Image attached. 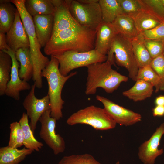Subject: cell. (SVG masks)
Here are the masks:
<instances>
[{
  "instance_id": "cell-1",
  "label": "cell",
  "mask_w": 164,
  "mask_h": 164,
  "mask_svg": "<svg viewBox=\"0 0 164 164\" xmlns=\"http://www.w3.org/2000/svg\"><path fill=\"white\" fill-rule=\"evenodd\" d=\"M96 33V30L81 26L62 30L52 35L44 47V52L51 56L69 51L85 52L93 50Z\"/></svg>"
},
{
  "instance_id": "cell-2",
  "label": "cell",
  "mask_w": 164,
  "mask_h": 164,
  "mask_svg": "<svg viewBox=\"0 0 164 164\" xmlns=\"http://www.w3.org/2000/svg\"><path fill=\"white\" fill-rule=\"evenodd\" d=\"M111 63L107 60L87 66V76L85 93L87 95L95 94L100 87L107 93L116 90L121 84L126 82L128 78L112 68Z\"/></svg>"
},
{
  "instance_id": "cell-3",
  "label": "cell",
  "mask_w": 164,
  "mask_h": 164,
  "mask_svg": "<svg viewBox=\"0 0 164 164\" xmlns=\"http://www.w3.org/2000/svg\"><path fill=\"white\" fill-rule=\"evenodd\" d=\"M25 0H11V2L18 9L28 35L31 58L33 66L32 79L36 87L41 89L43 87L42 71L48 65L50 60L44 56L41 51L42 47L36 36L32 17L25 7Z\"/></svg>"
},
{
  "instance_id": "cell-4",
  "label": "cell",
  "mask_w": 164,
  "mask_h": 164,
  "mask_svg": "<svg viewBox=\"0 0 164 164\" xmlns=\"http://www.w3.org/2000/svg\"><path fill=\"white\" fill-rule=\"evenodd\" d=\"M57 59L51 56L49 63L42 71V76L45 78L48 85V95L51 107L50 116L59 120L63 116L62 109L64 101L61 97L63 87L67 81L77 74L71 72L67 76L60 73Z\"/></svg>"
},
{
  "instance_id": "cell-5",
  "label": "cell",
  "mask_w": 164,
  "mask_h": 164,
  "mask_svg": "<svg viewBox=\"0 0 164 164\" xmlns=\"http://www.w3.org/2000/svg\"><path fill=\"white\" fill-rule=\"evenodd\" d=\"M107 60L115 66V63L128 70L129 77L136 81L139 67L132 47V39L118 34L107 54Z\"/></svg>"
},
{
  "instance_id": "cell-6",
  "label": "cell",
  "mask_w": 164,
  "mask_h": 164,
  "mask_svg": "<svg viewBox=\"0 0 164 164\" xmlns=\"http://www.w3.org/2000/svg\"><path fill=\"white\" fill-rule=\"evenodd\" d=\"M66 122L70 125L87 124L96 130H100L113 129L117 124L104 108L93 105L80 109L73 113L68 118Z\"/></svg>"
},
{
  "instance_id": "cell-7",
  "label": "cell",
  "mask_w": 164,
  "mask_h": 164,
  "mask_svg": "<svg viewBox=\"0 0 164 164\" xmlns=\"http://www.w3.org/2000/svg\"><path fill=\"white\" fill-rule=\"evenodd\" d=\"M58 60L60 73L67 76L74 69L106 61L107 55L102 54L95 49L85 52L73 51L66 52L58 56H52Z\"/></svg>"
},
{
  "instance_id": "cell-8",
  "label": "cell",
  "mask_w": 164,
  "mask_h": 164,
  "mask_svg": "<svg viewBox=\"0 0 164 164\" xmlns=\"http://www.w3.org/2000/svg\"><path fill=\"white\" fill-rule=\"evenodd\" d=\"M70 11L76 21L83 27L96 30L102 22L98 2L84 3L78 0H65Z\"/></svg>"
},
{
  "instance_id": "cell-9",
  "label": "cell",
  "mask_w": 164,
  "mask_h": 164,
  "mask_svg": "<svg viewBox=\"0 0 164 164\" xmlns=\"http://www.w3.org/2000/svg\"><path fill=\"white\" fill-rule=\"evenodd\" d=\"M51 110L45 112L39 121L41 127L39 135L40 138L51 148L55 155L63 153L65 149L64 139L56 134L55 128L57 120L50 116Z\"/></svg>"
},
{
  "instance_id": "cell-10",
  "label": "cell",
  "mask_w": 164,
  "mask_h": 164,
  "mask_svg": "<svg viewBox=\"0 0 164 164\" xmlns=\"http://www.w3.org/2000/svg\"><path fill=\"white\" fill-rule=\"evenodd\" d=\"M36 86L34 84L31 86L30 92L26 97L22 104L26 111V114L30 119L29 125L34 132L38 121L46 111L51 110L50 98L48 94L41 99L36 98L35 91Z\"/></svg>"
},
{
  "instance_id": "cell-11",
  "label": "cell",
  "mask_w": 164,
  "mask_h": 164,
  "mask_svg": "<svg viewBox=\"0 0 164 164\" xmlns=\"http://www.w3.org/2000/svg\"><path fill=\"white\" fill-rule=\"evenodd\" d=\"M96 97L103 104L104 108L116 124L128 126L141 121L142 117L140 114L120 106L103 96L97 95Z\"/></svg>"
},
{
  "instance_id": "cell-12",
  "label": "cell",
  "mask_w": 164,
  "mask_h": 164,
  "mask_svg": "<svg viewBox=\"0 0 164 164\" xmlns=\"http://www.w3.org/2000/svg\"><path fill=\"white\" fill-rule=\"evenodd\" d=\"M164 135V123L157 127L149 139L139 147L138 156L144 164H154L156 158L162 154L163 149H159L161 138Z\"/></svg>"
},
{
  "instance_id": "cell-13",
  "label": "cell",
  "mask_w": 164,
  "mask_h": 164,
  "mask_svg": "<svg viewBox=\"0 0 164 164\" xmlns=\"http://www.w3.org/2000/svg\"><path fill=\"white\" fill-rule=\"evenodd\" d=\"M10 56L12 60V66L10 78L8 82L5 94L16 101L20 98V93L22 91L30 90L31 86L27 82L22 80L19 75V63L15 57V53L11 49L3 51Z\"/></svg>"
},
{
  "instance_id": "cell-14",
  "label": "cell",
  "mask_w": 164,
  "mask_h": 164,
  "mask_svg": "<svg viewBox=\"0 0 164 164\" xmlns=\"http://www.w3.org/2000/svg\"><path fill=\"white\" fill-rule=\"evenodd\" d=\"M6 37L8 45L15 53L20 48L30 47L28 36L18 10L15 21L6 33Z\"/></svg>"
},
{
  "instance_id": "cell-15",
  "label": "cell",
  "mask_w": 164,
  "mask_h": 164,
  "mask_svg": "<svg viewBox=\"0 0 164 164\" xmlns=\"http://www.w3.org/2000/svg\"><path fill=\"white\" fill-rule=\"evenodd\" d=\"M52 2L55 8L52 35L67 29L81 26L72 15L65 0H52Z\"/></svg>"
},
{
  "instance_id": "cell-16",
  "label": "cell",
  "mask_w": 164,
  "mask_h": 164,
  "mask_svg": "<svg viewBox=\"0 0 164 164\" xmlns=\"http://www.w3.org/2000/svg\"><path fill=\"white\" fill-rule=\"evenodd\" d=\"M96 31L94 49L101 54L107 55L118 33L112 23L103 22L98 26Z\"/></svg>"
},
{
  "instance_id": "cell-17",
  "label": "cell",
  "mask_w": 164,
  "mask_h": 164,
  "mask_svg": "<svg viewBox=\"0 0 164 164\" xmlns=\"http://www.w3.org/2000/svg\"><path fill=\"white\" fill-rule=\"evenodd\" d=\"M36 33L42 47L50 39L53 27V15H38L32 17Z\"/></svg>"
},
{
  "instance_id": "cell-18",
  "label": "cell",
  "mask_w": 164,
  "mask_h": 164,
  "mask_svg": "<svg viewBox=\"0 0 164 164\" xmlns=\"http://www.w3.org/2000/svg\"><path fill=\"white\" fill-rule=\"evenodd\" d=\"M135 82L131 88L123 92V96L135 102L142 101L151 96L153 91V85L140 79Z\"/></svg>"
},
{
  "instance_id": "cell-19",
  "label": "cell",
  "mask_w": 164,
  "mask_h": 164,
  "mask_svg": "<svg viewBox=\"0 0 164 164\" xmlns=\"http://www.w3.org/2000/svg\"><path fill=\"white\" fill-rule=\"evenodd\" d=\"M15 57L20 63L19 75L21 79L27 82L32 77L33 66L31 59L30 48H22L15 53Z\"/></svg>"
},
{
  "instance_id": "cell-20",
  "label": "cell",
  "mask_w": 164,
  "mask_h": 164,
  "mask_svg": "<svg viewBox=\"0 0 164 164\" xmlns=\"http://www.w3.org/2000/svg\"><path fill=\"white\" fill-rule=\"evenodd\" d=\"M33 151L24 147L21 149L8 146L0 148V164H19Z\"/></svg>"
},
{
  "instance_id": "cell-21",
  "label": "cell",
  "mask_w": 164,
  "mask_h": 164,
  "mask_svg": "<svg viewBox=\"0 0 164 164\" xmlns=\"http://www.w3.org/2000/svg\"><path fill=\"white\" fill-rule=\"evenodd\" d=\"M11 0L0 1V32L7 33L13 23L18 10Z\"/></svg>"
},
{
  "instance_id": "cell-22",
  "label": "cell",
  "mask_w": 164,
  "mask_h": 164,
  "mask_svg": "<svg viewBox=\"0 0 164 164\" xmlns=\"http://www.w3.org/2000/svg\"><path fill=\"white\" fill-rule=\"evenodd\" d=\"M112 23L118 34L131 39L140 33L136 28L134 19L125 15H119Z\"/></svg>"
},
{
  "instance_id": "cell-23",
  "label": "cell",
  "mask_w": 164,
  "mask_h": 164,
  "mask_svg": "<svg viewBox=\"0 0 164 164\" xmlns=\"http://www.w3.org/2000/svg\"><path fill=\"white\" fill-rule=\"evenodd\" d=\"M144 39L140 33L132 39L133 52L139 68L150 65L152 60L145 44Z\"/></svg>"
},
{
  "instance_id": "cell-24",
  "label": "cell",
  "mask_w": 164,
  "mask_h": 164,
  "mask_svg": "<svg viewBox=\"0 0 164 164\" xmlns=\"http://www.w3.org/2000/svg\"><path fill=\"white\" fill-rule=\"evenodd\" d=\"M25 6L32 17L38 15H53L55 10L52 0H25Z\"/></svg>"
},
{
  "instance_id": "cell-25",
  "label": "cell",
  "mask_w": 164,
  "mask_h": 164,
  "mask_svg": "<svg viewBox=\"0 0 164 164\" xmlns=\"http://www.w3.org/2000/svg\"><path fill=\"white\" fill-rule=\"evenodd\" d=\"M102 22L112 23L119 15L123 14L120 0H99Z\"/></svg>"
},
{
  "instance_id": "cell-26",
  "label": "cell",
  "mask_w": 164,
  "mask_h": 164,
  "mask_svg": "<svg viewBox=\"0 0 164 164\" xmlns=\"http://www.w3.org/2000/svg\"><path fill=\"white\" fill-rule=\"evenodd\" d=\"M19 123L21 126L24 135L23 145L26 148L33 151H39L43 146V144L34 137L33 132L29 123L28 116L25 113H23L20 119Z\"/></svg>"
},
{
  "instance_id": "cell-27",
  "label": "cell",
  "mask_w": 164,
  "mask_h": 164,
  "mask_svg": "<svg viewBox=\"0 0 164 164\" xmlns=\"http://www.w3.org/2000/svg\"><path fill=\"white\" fill-rule=\"evenodd\" d=\"M12 60L7 53L0 50V95L5 94L7 84L10 78Z\"/></svg>"
},
{
  "instance_id": "cell-28",
  "label": "cell",
  "mask_w": 164,
  "mask_h": 164,
  "mask_svg": "<svg viewBox=\"0 0 164 164\" xmlns=\"http://www.w3.org/2000/svg\"><path fill=\"white\" fill-rule=\"evenodd\" d=\"M134 20L136 28L140 33L153 29L162 23L151 14L142 9Z\"/></svg>"
},
{
  "instance_id": "cell-29",
  "label": "cell",
  "mask_w": 164,
  "mask_h": 164,
  "mask_svg": "<svg viewBox=\"0 0 164 164\" xmlns=\"http://www.w3.org/2000/svg\"><path fill=\"white\" fill-rule=\"evenodd\" d=\"M142 9L149 13L161 22H164V5L162 0H138Z\"/></svg>"
},
{
  "instance_id": "cell-30",
  "label": "cell",
  "mask_w": 164,
  "mask_h": 164,
  "mask_svg": "<svg viewBox=\"0 0 164 164\" xmlns=\"http://www.w3.org/2000/svg\"><path fill=\"white\" fill-rule=\"evenodd\" d=\"M138 79L151 84L155 88V92L160 90V79L150 65L139 68L137 77Z\"/></svg>"
},
{
  "instance_id": "cell-31",
  "label": "cell",
  "mask_w": 164,
  "mask_h": 164,
  "mask_svg": "<svg viewBox=\"0 0 164 164\" xmlns=\"http://www.w3.org/2000/svg\"><path fill=\"white\" fill-rule=\"evenodd\" d=\"M10 137L8 146L18 148L23 145L24 135L19 122H14L10 124Z\"/></svg>"
},
{
  "instance_id": "cell-32",
  "label": "cell",
  "mask_w": 164,
  "mask_h": 164,
  "mask_svg": "<svg viewBox=\"0 0 164 164\" xmlns=\"http://www.w3.org/2000/svg\"><path fill=\"white\" fill-rule=\"evenodd\" d=\"M58 164H102L91 155L85 153L63 156Z\"/></svg>"
},
{
  "instance_id": "cell-33",
  "label": "cell",
  "mask_w": 164,
  "mask_h": 164,
  "mask_svg": "<svg viewBox=\"0 0 164 164\" xmlns=\"http://www.w3.org/2000/svg\"><path fill=\"white\" fill-rule=\"evenodd\" d=\"M120 4L123 14L133 19L142 10L138 0H120Z\"/></svg>"
},
{
  "instance_id": "cell-34",
  "label": "cell",
  "mask_w": 164,
  "mask_h": 164,
  "mask_svg": "<svg viewBox=\"0 0 164 164\" xmlns=\"http://www.w3.org/2000/svg\"><path fill=\"white\" fill-rule=\"evenodd\" d=\"M150 65L160 79V90L164 91V56L163 54L152 59Z\"/></svg>"
},
{
  "instance_id": "cell-35",
  "label": "cell",
  "mask_w": 164,
  "mask_h": 164,
  "mask_svg": "<svg viewBox=\"0 0 164 164\" xmlns=\"http://www.w3.org/2000/svg\"><path fill=\"white\" fill-rule=\"evenodd\" d=\"M144 43L152 59L163 53L164 41L145 39Z\"/></svg>"
},
{
  "instance_id": "cell-36",
  "label": "cell",
  "mask_w": 164,
  "mask_h": 164,
  "mask_svg": "<svg viewBox=\"0 0 164 164\" xmlns=\"http://www.w3.org/2000/svg\"><path fill=\"white\" fill-rule=\"evenodd\" d=\"M141 33L145 39L164 41V22L153 29Z\"/></svg>"
},
{
  "instance_id": "cell-37",
  "label": "cell",
  "mask_w": 164,
  "mask_h": 164,
  "mask_svg": "<svg viewBox=\"0 0 164 164\" xmlns=\"http://www.w3.org/2000/svg\"><path fill=\"white\" fill-rule=\"evenodd\" d=\"M10 48L8 45L5 33L0 32V50L7 51Z\"/></svg>"
},
{
  "instance_id": "cell-38",
  "label": "cell",
  "mask_w": 164,
  "mask_h": 164,
  "mask_svg": "<svg viewBox=\"0 0 164 164\" xmlns=\"http://www.w3.org/2000/svg\"><path fill=\"white\" fill-rule=\"evenodd\" d=\"M152 114L154 117L164 116V106L156 105L152 109Z\"/></svg>"
},
{
  "instance_id": "cell-39",
  "label": "cell",
  "mask_w": 164,
  "mask_h": 164,
  "mask_svg": "<svg viewBox=\"0 0 164 164\" xmlns=\"http://www.w3.org/2000/svg\"><path fill=\"white\" fill-rule=\"evenodd\" d=\"M156 105L164 106V95H160L157 97L155 100Z\"/></svg>"
},
{
  "instance_id": "cell-40",
  "label": "cell",
  "mask_w": 164,
  "mask_h": 164,
  "mask_svg": "<svg viewBox=\"0 0 164 164\" xmlns=\"http://www.w3.org/2000/svg\"><path fill=\"white\" fill-rule=\"evenodd\" d=\"M80 2L84 3H91L98 2L99 0H78Z\"/></svg>"
},
{
  "instance_id": "cell-41",
  "label": "cell",
  "mask_w": 164,
  "mask_h": 164,
  "mask_svg": "<svg viewBox=\"0 0 164 164\" xmlns=\"http://www.w3.org/2000/svg\"><path fill=\"white\" fill-rule=\"evenodd\" d=\"M115 164H120V162L118 161Z\"/></svg>"
},
{
  "instance_id": "cell-42",
  "label": "cell",
  "mask_w": 164,
  "mask_h": 164,
  "mask_svg": "<svg viewBox=\"0 0 164 164\" xmlns=\"http://www.w3.org/2000/svg\"><path fill=\"white\" fill-rule=\"evenodd\" d=\"M163 55L164 56V50H163Z\"/></svg>"
},
{
  "instance_id": "cell-43",
  "label": "cell",
  "mask_w": 164,
  "mask_h": 164,
  "mask_svg": "<svg viewBox=\"0 0 164 164\" xmlns=\"http://www.w3.org/2000/svg\"><path fill=\"white\" fill-rule=\"evenodd\" d=\"M162 2H163V4L164 5V0H162Z\"/></svg>"
}]
</instances>
